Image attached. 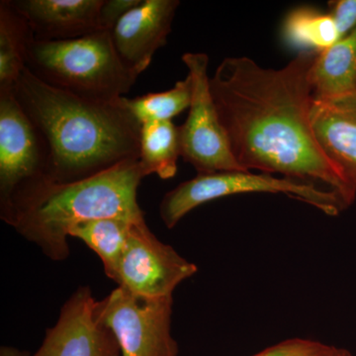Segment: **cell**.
I'll use <instances>...</instances> for the list:
<instances>
[{
    "instance_id": "1",
    "label": "cell",
    "mask_w": 356,
    "mask_h": 356,
    "mask_svg": "<svg viewBox=\"0 0 356 356\" xmlns=\"http://www.w3.org/2000/svg\"><path fill=\"white\" fill-rule=\"evenodd\" d=\"M318 54L299 51L277 70L247 57L224 58L210 76V90L243 170L323 185L348 208L356 192L323 153L311 127L310 72Z\"/></svg>"
},
{
    "instance_id": "2",
    "label": "cell",
    "mask_w": 356,
    "mask_h": 356,
    "mask_svg": "<svg viewBox=\"0 0 356 356\" xmlns=\"http://www.w3.org/2000/svg\"><path fill=\"white\" fill-rule=\"evenodd\" d=\"M13 91L43 136L54 181H76L139 159L142 124L129 108L128 98L81 97L44 83L27 67Z\"/></svg>"
},
{
    "instance_id": "3",
    "label": "cell",
    "mask_w": 356,
    "mask_h": 356,
    "mask_svg": "<svg viewBox=\"0 0 356 356\" xmlns=\"http://www.w3.org/2000/svg\"><path fill=\"white\" fill-rule=\"evenodd\" d=\"M146 177L139 159H131L76 181L43 178L0 203V216L51 261H65L70 231L77 225L104 218L145 219L138 189Z\"/></svg>"
},
{
    "instance_id": "4",
    "label": "cell",
    "mask_w": 356,
    "mask_h": 356,
    "mask_svg": "<svg viewBox=\"0 0 356 356\" xmlns=\"http://www.w3.org/2000/svg\"><path fill=\"white\" fill-rule=\"evenodd\" d=\"M26 67L53 88L103 102L124 97L139 77L124 64L108 31L67 41L33 38Z\"/></svg>"
},
{
    "instance_id": "5",
    "label": "cell",
    "mask_w": 356,
    "mask_h": 356,
    "mask_svg": "<svg viewBox=\"0 0 356 356\" xmlns=\"http://www.w3.org/2000/svg\"><path fill=\"white\" fill-rule=\"evenodd\" d=\"M248 193L285 194L309 204L327 216H337L346 209L334 192L317 185L275 177L267 173L231 170L197 175L178 184L161 200L159 214L166 228L173 229L182 218L203 204L227 196Z\"/></svg>"
},
{
    "instance_id": "6",
    "label": "cell",
    "mask_w": 356,
    "mask_h": 356,
    "mask_svg": "<svg viewBox=\"0 0 356 356\" xmlns=\"http://www.w3.org/2000/svg\"><path fill=\"white\" fill-rule=\"evenodd\" d=\"M181 60L192 83L188 116L178 127L181 158L197 175L245 170L234 156L211 93L209 57L204 53H185Z\"/></svg>"
},
{
    "instance_id": "7",
    "label": "cell",
    "mask_w": 356,
    "mask_h": 356,
    "mask_svg": "<svg viewBox=\"0 0 356 356\" xmlns=\"http://www.w3.org/2000/svg\"><path fill=\"white\" fill-rule=\"evenodd\" d=\"M172 305V296L146 298L118 286L97 302V310L116 337L122 356H178Z\"/></svg>"
},
{
    "instance_id": "8",
    "label": "cell",
    "mask_w": 356,
    "mask_h": 356,
    "mask_svg": "<svg viewBox=\"0 0 356 356\" xmlns=\"http://www.w3.org/2000/svg\"><path fill=\"white\" fill-rule=\"evenodd\" d=\"M196 273V264L161 242L142 220L134 222L131 229L116 283L138 296L165 298Z\"/></svg>"
},
{
    "instance_id": "9",
    "label": "cell",
    "mask_w": 356,
    "mask_h": 356,
    "mask_svg": "<svg viewBox=\"0 0 356 356\" xmlns=\"http://www.w3.org/2000/svg\"><path fill=\"white\" fill-rule=\"evenodd\" d=\"M50 154L43 136L16 99L0 90V203L49 177Z\"/></svg>"
},
{
    "instance_id": "10",
    "label": "cell",
    "mask_w": 356,
    "mask_h": 356,
    "mask_svg": "<svg viewBox=\"0 0 356 356\" xmlns=\"http://www.w3.org/2000/svg\"><path fill=\"white\" fill-rule=\"evenodd\" d=\"M97 302L90 288L79 287L31 356H122L113 332L98 315Z\"/></svg>"
},
{
    "instance_id": "11",
    "label": "cell",
    "mask_w": 356,
    "mask_h": 356,
    "mask_svg": "<svg viewBox=\"0 0 356 356\" xmlns=\"http://www.w3.org/2000/svg\"><path fill=\"white\" fill-rule=\"evenodd\" d=\"M178 0H142L118 21L111 31L117 53L136 74L145 72L154 54L172 32Z\"/></svg>"
},
{
    "instance_id": "12",
    "label": "cell",
    "mask_w": 356,
    "mask_h": 356,
    "mask_svg": "<svg viewBox=\"0 0 356 356\" xmlns=\"http://www.w3.org/2000/svg\"><path fill=\"white\" fill-rule=\"evenodd\" d=\"M311 127L323 153L356 192V92L312 100Z\"/></svg>"
},
{
    "instance_id": "13",
    "label": "cell",
    "mask_w": 356,
    "mask_h": 356,
    "mask_svg": "<svg viewBox=\"0 0 356 356\" xmlns=\"http://www.w3.org/2000/svg\"><path fill=\"white\" fill-rule=\"evenodd\" d=\"M38 41H67L102 31L103 0H11Z\"/></svg>"
},
{
    "instance_id": "14",
    "label": "cell",
    "mask_w": 356,
    "mask_h": 356,
    "mask_svg": "<svg viewBox=\"0 0 356 356\" xmlns=\"http://www.w3.org/2000/svg\"><path fill=\"white\" fill-rule=\"evenodd\" d=\"M310 81L315 99L356 92V29L318 54L311 69Z\"/></svg>"
},
{
    "instance_id": "15",
    "label": "cell",
    "mask_w": 356,
    "mask_h": 356,
    "mask_svg": "<svg viewBox=\"0 0 356 356\" xmlns=\"http://www.w3.org/2000/svg\"><path fill=\"white\" fill-rule=\"evenodd\" d=\"M33 38L31 28L11 0L0 1V90H13L17 83Z\"/></svg>"
},
{
    "instance_id": "16",
    "label": "cell",
    "mask_w": 356,
    "mask_h": 356,
    "mask_svg": "<svg viewBox=\"0 0 356 356\" xmlns=\"http://www.w3.org/2000/svg\"><path fill=\"white\" fill-rule=\"evenodd\" d=\"M135 222L138 221L124 218L93 220L81 222L70 229V236L79 238L91 248L102 259L105 274L117 282L119 264Z\"/></svg>"
},
{
    "instance_id": "17",
    "label": "cell",
    "mask_w": 356,
    "mask_h": 356,
    "mask_svg": "<svg viewBox=\"0 0 356 356\" xmlns=\"http://www.w3.org/2000/svg\"><path fill=\"white\" fill-rule=\"evenodd\" d=\"M180 156L179 131L172 121L142 124L139 161L147 177L156 175L163 180L175 177Z\"/></svg>"
},
{
    "instance_id": "18",
    "label": "cell",
    "mask_w": 356,
    "mask_h": 356,
    "mask_svg": "<svg viewBox=\"0 0 356 356\" xmlns=\"http://www.w3.org/2000/svg\"><path fill=\"white\" fill-rule=\"evenodd\" d=\"M282 35L284 41L299 51L322 53L341 40L331 15L311 6L290 11L283 22Z\"/></svg>"
},
{
    "instance_id": "19",
    "label": "cell",
    "mask_w": 356,
    "mask_h": 356,
    "mask_svg": "<svg viewBox=\"0 0 356 356\" xmlns=\"http://www.w3.org/2000/svg\"><path fill=\"white\" fill-rule=\"evenodd\" d=\"M192 97V83L188 74L177 81L172 88L163 92L147 93L129 99L128 105L140 124L147 122L172 121V118L189 109Z\"/></svg>"
},
{
    "instance_id": "20",
    "label": "cell",
    "mask_w": 356,
    "mask_h": 356,
    "mask_svg": "<svg viewBox=\"0 0 356 356\" xmlns=\"http://www.w3.org/2000/svg\"><path fill=\"white\" fill-rule=\"evenodd\" d=\"M336 346L308 339H286L252 356H327Z\"/></svg>"
},
{
    "instance_id": "21",
    "label": "cell",
    "mask_w": 356,
    "mask_h": 356,
    "mask_svg": "<svg viewBox=\"0 0 356 356\" xmlns=\"http://www.w3.org/2000/svg\"><path fill=\"white\" fill-rule=\"evenodd\" d=\"M337 26L339 38L356 29V0H334L329 2V11Z\"/></svg>"
},
{
    "instance_id": "22",
    "label": "cell",
    "mask_w": 356,
    "mask_h": 356,
    "mask_svg": "<svg viewBox=\"0 0 356 356\" xmlns=\"http://www.w3.org/2000/svg\"><path fill=\"white\" fill-rule=\"evenodd\" d=\"M142 0H103L99 11V28L102 31L111 32L118 21Z\"/></svg>"
},
{
    "instance_id": "23",
    "label": "cell",
    "mask_w": 356,
    "mask_h": 356,
    "mask_svg": "<svg viewBox=\"0 0 356 356\" xmlns=\"http://www.w3.org/2000/svg\"><path fill=\"white\" fill-rule=\"evenodd\" d=\"M0 356H30L26 353L16 350L13 348H7V346H2L1 351H0Z\"/></svg>"
},
{
    "instance_id": "24",
    "label": "cell",
    "mask_w": 356,
    "mask_h": 356,
    "mask_svg": "<svg viewBox=\"0 0 356 356\" xmlns=\"http://www.w3.org/2000/svg\"><path fill=\"white\" fill-rule=\"evenodd\" d=\"M327 356H353L350 351L344 350V348H334L331 355Z\"/></svg>"
}]
</instances>
